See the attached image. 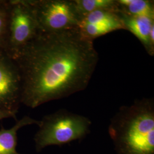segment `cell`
Listing matches in <instances>:
<instances>
[{"label": "cell", "instance_id": "cell-1", "mask_svg": "<svg viewBox=\"0 0 154 154\" xmlns=\"http://www.w3.org/2000/svg\"><path fill=\"white\" fill-rule=\"evenodd\" d=\"M13 58L22 81L21 103L34 109L84 90L99 60L93 41L78 29L38 35Z\"/></svg>", "mask_w": 154, "mask_h": 154}, {"label": "cell", "instance_id": "cell-2", "mask_svg": "<svg viewBox=\"0 0 154 154\" xmlns=\"http://www.w3.org/2000/svg\"><path fill=\"white\" fill-rule=\"evenodd\" d=\"M143 98L122 107L111 119L110 137L120 154H154V103Z\"/></svg>", "mask_w": 154, "mask_h": 154}, {"label": "cell", "instance_id": "cell-3", "mask_svg": "<svg viewBox=\"0 0 154 154\" xmlns=\"http://www.w3.org/2000/svg\"><path fill=\"white\" fill-rule=\"evenodd\" d=\"M91 124L88 118L65 109L45 116L34 137L36 150L82 138L90 132Z\"/></svg>", "mask_w": 154, "mask_h": 154}, {"label": "cell", "instance_id": "cell-4", "mask_svg": "<svg viewBox=\"0 0 154 154\" xmlns=\"http://www.w3.org/2000/svg\"><path fill=\"white\" fill-rule=\"evenodd\" d=\"M42 33H62L78 29L83 18L74 0H28Z\"/></svg>", "mask_w": 154, "mask_h": 154}, {"label": "cell", "instance_id": "cell-5", "mask_svg": "<svg viewBox=\"0 0 154 154\" xmlns=\"http://www.w3.org/2000/svg\"><path fill=\"white\" fill-rule=\"evenodd\" d=\"M28 0H9V17L4 49L13 58L40 33Z\"/></svg>", "mask_w": 154, "mask_h": 154}, {"label": "cell", "instance_id": "cell-6", "mask_svg": "<svg viewBox=\"0 0 154 154\" xmlns=\"http://www.w3.org/2000/svg\"><path fill=\"white\" fill-rule=\"evenodd\" d=\"M22 81L15 60L0 48V109L17 113L21 103Z\"/></svg>", "mask_w": 154, "mask_h": 154}, {"label": "cell", "instance_id": "cell-7", "mask_svg": "<svg viewBox=\"0 0 154 154\" xmlns=\"http://www.w3.org/2000/svg\"><path fill=\"white\" fill-rule=\"evenodd\" d=\"M125 30L132 33L140 41L151 56L154 55V19L147 17L130 16L117 11Z\"/></svg>", "mask_w": 154, "mask_h": 154}, {"label": "cell", "instance_id": "cell-8", "mask_svg": "<svg viewBox=\"0 0 154 154\" xmlns=\"http://www.w3.org/2000/svg\"><path fill=\"white\" fill-rule=\"evenodd\" d=\"M33 124L39 126L40 121L25 116L17 121L15 125L10 129L2 127L0 130V154H21L16 151L17 131L22 127Z\"/></svg>", "mask_w": 154, "mask_h": 154}, {"label": "cell", "instance_id": "cell-9", "mask_svg": "<svg viewBox=\"0 0 154 154\" xmlns=\"http://www.w3.org/2000/svg\"><path fill=\"white\" fill-rule=\"evenodd\" d=\"M118 11L130 16L154 19V1L150 0H116Z\"/></svg>", "mask_w": 154, "mask_h": 154}, {"label": "cell", "instance_id": "cell-10", "mask_svg": "<svg viewBox=\"0 0 154 154\" xmlns=\"http://www.w3.org/2000/svg\"><path fill=\"white\" fill-rule=\"evenodd\" d=\"M77 10L83 18L98 10L118 11L116 0H74Z\"/></svg>", "mask_w": 154, "mask_h": 154}, {"label": "cell", "instance_id": "cell-11", "mask_svg": "<svg viewBox=\"0 0 154 154\" xmlns=\"http://www.w3.org/2000/svg\"><path fill=\"white\" fill-rule=\"evenodd\" d=\"M9 17V1L0 0V48L5 44Z\"/></svg>", "mask_w": 154, "mask_h": 154}, {"label": "cell", "instance_id": "cell-12", "mask_svg": "<svg viewBox=\"0 0 154 154\" xmlns=\"http://www.w3.org/2000/svg\"><path fill=\"white\" fill-rule=\"evenodd\" d=\"M17 113L8 110L0 109V121L6 118H14L16 120Z\"/></svg>", "mask_w": 154, "mask_h": 154}]
</instances>
